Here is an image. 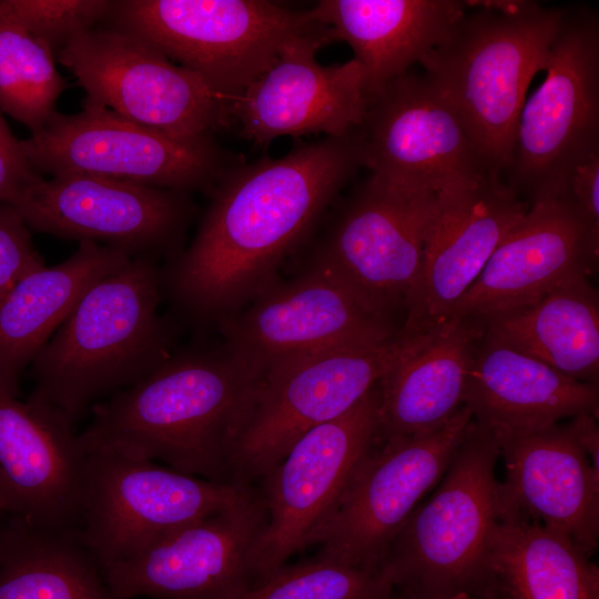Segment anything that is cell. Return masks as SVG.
I'll use <instances>...</instances> for the list:
<instances>
[{"label": "cell", "mask_w": 599, "mask_h": 599, "mask_svg": "<svg viewBox=\"0 0 599 599\" xmlns=\"http://www.w3.org/2000/svg\"><path fill=\"white\" fill-rule=\"evenodd\" d=\"M460 0H322L308 16L345 41L365 77L367 100L436 48L465 13Z\"/></svg>", "instance_id": "d4e9b609"}, {"label": "cell", "mask_w": 599, "mask_h": 599, "mask_svg": "<svg viewBox=\"0 0 599 599\" xmlns=\"http://www.w3.org/2000/svg\"><path fill=\"white\" fill-rule=\"evenodd\" d=\"M393 591L380 571L315 556L285 565L235 599H383Z\"/></svg>", "instance_id": "1f68e13d"}, {"label": "cell", "mask_w": 599, "mask_h": 599, "mask_svg": "<svg viewBox=\"0 0 599 599\" xmlns=\"http://www.w3.org/2000/svg\"><path fill=\"white\" fill-rule=\"evenodd\" d=\"M412 336L328 347L277 363L262 376L252 413L229 460V483L255 486L311 429L358 404Z\"/></svg>", "instance_id": "ba28073f"}, {"label": "cell", "mask_w": 599, "mask_h": 599, "mask_svg": "<svg viewBox=\"0 0 599 599\" xmlns=\"http://www.w3.org/2000/svg\"><path fill=\"white\" fill-rule=\"evenodd\" d=\"M20 144L39 174L87 173L176 192L207 186L229 170L211 140L174 139L88 98L75 114L54 111Z\"/></svg>", "instance_id": "7c38bea8"}, {"label": "cell", "mask_w": 599, "mask_h": 599, "mask_svg": "<svg viewBox=\"0 0 599 599\" xmlns=\"http://www.w3.org/2000/svg\"><path fill=\"white\" fill-rule=\"evenodd\" d=\"M564 8L534 1H468L419 63L461 118L486 170L502 176L530 81L544 71Z\"/></svg>", "instance_id": "277c9868"}, {"label": "cell", "mask_w": 599, "mask_h": 599, "mask_svg": "<svg viewBox=\"0 0 599 599\" xmlns=\"http://www.w3.org/2000/svg\"><path fill=\"white\" fill-rule=\"evenodd\" d=\"M131 257L94 242L54 266L22 277L0 301V389L18 396L22 372L70 315L83 293Z\"/></svg>", "instance_id": "4316f807"}, {"label": "cell", "mask_w": 599, "mask_h": 599, "mask_svg": "<svg viewBox=\"0 0 599 599\" xmlns=\"http://www.w3.org/2000/svg\"><path fill=\"white\" fill-rule=\"evenodd\" d=\"M220 326L224 347L262 375L295 356L398 334L317 254L298 275L274 283Z\"/></svg>", "instance_id": "4fadbf2b"}, {"label": "cell", "mask_w": 599, "mask_h": 599, "mask_svg": "<svg viewBox=\"0 0 599 599\" xmlns=\"http://www.w3.org/2000/svg\"><path fill=\"white\" fill-rule=\"evenodd\" d=\"M528 207L502 176L489 173L437 193L399 334H420L446 321Z\"/></svg>", "instance_id": "d6986e66"}, {"label": "cell", "mask_w": 599, "mask_h": 599, "mask_svg": "<svg viewBox=\"0 0 599 599\" xmlns=\"http://www.w3.org/2000/svg\"><path fill=\"white\" fill-rule=\"evenodd\" d=\"M493 434L505 466L499 515L535 520L590 557L599 542V471L569 423Z\"/></svg>", "instance_id": "7402d4cb"}, {"label": "cell", "mask_w": 599, "mask_h": 599, "mask_svg": "<svg viewBox=\"0 0 599 599\" xmlns=\"http://www.w3.org/2000/svg\"><path fill=\"white\" fill-rule=\"evenodd\" d=\"M319 29L288 43L276 61L227 102L230 121L256 145L290 135L343 136L359 129L367 108L364 71L355 60L323 65L318 49L329 43Z\"/></svg>", "instance_id": "ffe728a7"}, {"label": "cell", "mask_w": 599, "mask_h": 599, "mask_svg": "<svg viewBox=\"0 0 599 599\" xmlns=\"http://www.w3.org/2000/svg\"><path fill=\"white\" fill-rule=\"evenodd\" d=\"M598 256L599 240L566 201L532 204L498 244L450 316L483 322L530 305L572 277L589 276Z\"/></svg>", "instance_id": "603a6c76"}, {"label": "cell", "mask_w": 599, "mask_h": 599, "mask_svg": "<svg viewBox=\"0 0 599 599\" xmlns=\"http://www.w3.org/2000/svg\"><path fill=\"white\" fill-rule=\"evenodd\" d=\"M496 599H599V569L567 536L501 515L491 540Z\"/></svg>", "instance_id": "f1b7e54d"}, {"label": "cell", "mask_w": 599, "mask_h": 599, "mask_svg": "<svg viewBox=\"0 0 599 599\" xmlns=\"http://www.w3.org/2000/svg\"><path fill=\"white\" fill-rule=\"evenodd\" d=\"M474 418L464 406L444 426L376 438L306 540L317 557L379 571L383 558L420 499L443 478Z\"/></svg>", "instance_id": "9c48e42d"}, {"label": "cell", "mask_w": 599, "mask_h": 599, "mask_svg": "<svg viewBox=\"0 0 599 599\" xmlns=\"http://www.w3.org/2000/svg\"><path fill=\"white\" fill-rule=\"evenodd\" d=\"M40 176L0 111V203L12 205Z\"/></svg>", "instance_id": "d590c367"}, {"label": "cell", "mask_w": 599, "mask_h": 599, "mask_svg": "<svg viewBox=\"0 0 599 599\" xmlns=\"http://www.w3.org/2000/svg\"><path fill=\"white\" fill-rule=\"evenodd\" d=\"M11 206L34 231L152 260L175 256L191 212L182 192L87 173L40 176Z\"/></svg>", "instance_id": "2e32d148"}, {"label": "cell", "mask_w": 599, "mask_h": 599, "mask_svg": "<svg viewBox=\"0 0 599 599\" xmlns=\"http://www.w3.org/2000/svg\"><path fill=\"white\" fill-rule=\"evenodd\" d=\"M464 406L496 430L540 428L598 414V385L572 379L484 331L474 353Z\"/></svg>", "instance_id": "484cf974"}, {"label": "cell", "mask_w": 599, "mask_h": 599, "mask_svg": "<svg viewBox=\"0 0 599 599\" xmlns=\"http://www.w3.org/2000/svg\"><path fill=\"white\" fill-rule=\"evenodd\" d=\"M8 518L9 517L0 509V548H1L2 539H3L6 526L8 522Z\"/></svg>", "instance_id": "74e56055"}, {"label": "cell", "mask_w": 599, "mask_h": 599, "mask_svg": "<svg viewBox=\"0 0 599 599\" xmlns=\"http://www.w3.org/2000/svg\"><path fill=\"white\" fill-rule=\"evenodd\" d=\"M57 58L88 99L174 139L211 140L231 122L225 100L196 73L122 28L85 31Z\"/></svg>", "instance_id": "8fae6325"}, {"label": "cell", "mask_w": 599, "mask_h": 599, "mask_svg": "<svg viewBox=\"0 0 599 599\" xmlns=\"http://www.w3.org/2000/svg\"><path fill=\"white\" fill-rule=\"evenodd\" d=\"M361 167L356 130L227 170L194 240L161 270L162 293L192 318L220 324L277 282L285 258Z\"/></svg>", "instance_id": "6da1fadb"}, {"label": "cell", "mask_w": 599, "mask_h": 599, "mask_svg": "<svg viewBox=\"0 0 599 599\" xmlns=\"http://www.w3.org/2000/svg\"><path fill=\"white\" fill-rule=\"evenodd\" d=\"M490 337L559 373L598 385L599 300L587 275L537 302L479 322Z\"/></svg>", "instance_id": "83f0119b"}, {"label": "cell", "mask_w": 599, "mask_h": 599, "mask_svg": "<svg viewBox=\"0 0 599 599\" xmlns=\"http://www.w3.org/2000/svg\"><path fill=\"white\" fill-rule=\"evenodd\" d=\"M262 376L225 347L172 354L141 380L95 404L81 443L87 453L160 459L176 471L229 483L230 456Z\"/></svg>", "instance_id": "7a4b0ae2"}, {"label": "cell", "mask_w": 599, "mask_h": 599, "mask_svg": "<svg viewBox=\"0 0 599 599\" xmlns=\"http://www.w3.org/2000/svg\"><path fill=\"white\" fill-rule=\"evenodd\" d=\"M44 265L29 226L13 206L0 203V301L22 277Z\"/></svg>", "instance_id": "836d02e7"}, {"label": "cell", "mask_w": 599, "mask_h": 599, "mask_svg": "<svg viewBox=\"0 0 599 599\" xmlns=\"http://www.w3.org/2000/svg\"><path fill=\"white\" fill-rule=\"evenodd\" d=\"M561 200L599 240V153L587 158L571 171Z\"/></svg>", "instance_id": "e575fe53"}, {"label": "cell", "mask_w": 599, "mask_h": 599, "mask_svg": "<svg viewBox=\"0 0 599 599\" xmlns=\"http://www.w3.org/2000/svg\"><path fill=\"white\" fill-rule=\"evenodd\" d=\"M65 87L51 49L0 18V111L37 133L54 112Z\"/></svg>", "instance_id": "4dcf8cb0"}, {"label": "cell", "mask_w": 599, "mask_h": 599, "mask_svg": "<svg viewBox=\"0 0 599 599\" xmlns=\"http://www.w3.org/2000/svg\"><path fill=\"white\" fill-rule=\"evenodd\" d=\"M436 197L370 173L316 254L374 313L389 319L405 307L418 277Z\"/></svg>", "instance_id": "9a60e30c"}, {"label": "cell", "mask_w": 599, "mask_h": 599, "mask_svg": "<svg viewBox=\"0 0 599 599\" xmlns=\"http://www.w3.org/2000/svg\"><path fill=\"white\" fill-rule=\"evenodd\" d=\"M383 599H404V598L397 596L396 593H394V592L392 591L389 595H387V596H386L385 598H383Z\"/></svg>", "instance_id": "f35d334b"}, {"label": "cell", "mask_w": 599, "mask_h": 599, "mask_svg": "<svg viewBox=\"0 0 599 599\" xmlns=\"http://www.w3.org/2000/svg\"><path fill=\"white\" fill-rule=\"evenodd\" d=\"M88 453L54 407L0 389V509L53 531L80 529Z\"/></svg>", "instance_id": "44dd1931"}, {"label": "cell", "mask_w": 599, "mask_h": 599, "mask_svg": "<svg viewBox=\"0 0 599 599\" xmlns=\"http://www.w3.org/2000/svg\"><path fill=\"white\" fill-rule=\"evenodd\" d=\"M378 435V385L344 415L303 435L257 484L267 522L254 557L255 585L306 548Z\"/></svg>", "instance_id": "e0dca14e"}, {"label": "cell", "mask_w": 599, "mask_h": 599, "mask_svg": "<svg viewBox=\"0 0 599 599\" xmlns=\"http://www.w3.org/2000/svg\"><path fill=\"white\" fill-rule=\"evenodd\" d=\"M105 0H2L0 18L13 22L48 45L54 55L108 14Z\"/></svg>", "instance_id": "d6a6232c"}, {"label": "cell", "mask_w": 599, "mask_h": 599, "mask_svg": "<svg viewBox=\"0 0 599 599\" xmlns=\"http://www.w3.org/2000/svg\"><path fill=\"white\" fill-rule=\"evenodd\" d=\"M0 599H118L80 531L8 518L0 548Z\"/></svg>", "instance_id": "f546056e"}, {"label": "cell", "mask_w": 599, "mask_h": 599, "mask_svg": "<svg viewBox=\"0 0 599 599\" xmlns=\"http://www.w3.org/2000/svg\"><path fill=\"white\" fill-rule=\"evenodd\" d=\"M493 432L470 426L433 496L389 545L379 571L404 599H496L491 540L499 520Z\"/></svg>", "instance_id": "5b68a950"}, {"label": "cell", "mask_w": 599, "mask_h": 599, "mask_svg": "<svg viewBox=\"0 0 599 599\" xmlns=\"http://www.w3.org/2000/svg\"><path fill=\"white\" fill-rule=\"evenodd\" d=\"M266 522L253 486L233 505L101 571L118 599H235L255 583L254 557Z\"/></svg>", "instance_id": "5bb4252c"}, {"label": "cell", "mask_w": 599, "mask_h": 599, "mask_svg": "<svg viewBox=\"0 0 599 599\" xmlns=\"http://www.w3.org/2000/svg\"><path fill=\"white\" fill-rule=\"evenodd\" d=\"M544 71L521 108L502 175L528 206L561 200L571 171L599 153V16L592 8H564Z\"/></svg>", "instance_id": "8992f818"}, {"label": "cell", "mask_w": 599, "mask_h": 599, "mask_svg": "<svg viewBox=\"0 0 599 599\" xmlns=\"http://www.w3.org/2000/svg\"><path fill=\"white\" fill-rule=\"evenodd\" d=\"M484 326L450 316L410 343L378 383L377 438L410 436L447 424L463 407Z\"/></svg>", "instance_id": "cb8c5ba5"}, {"label": "cell", "mask_w": 599, "mask_h": 599, "mask_svg": "<svg viewBox=\"0 0 599 599\" xmlns=\"http://www.w3.org/2000/svg\"><path fill=\"white\" fill-rule=\"evenodd\" d=\"M357 132L364 167L406 186L439 193L489 173L458 112L425 73L407 72L369 97Z\"/></svg>", "instance_id": "ac0fdd59"}, {"label": "cell", "mask_w": 599, "mask_h": 599, "mask_svg": "<svg viewBox=\"0 0 599 599\" xmlns=\"http://www.w3.org/2000/svg\"><path fill=\"white\" fill-rule=\"evenodd\" d=\"M115 27L196 73L225 102L242 93L298 37L322 27L308 12L265 0H125Z\"/></svg>", "instance_id": "52a82bcc"}, {"label": "cell", "mask_w": 599, "mask_h": 599, "mask_svg": "<svg viewBox=\"0 0 599 599\" xmlns=\"http://www.w3.org/2000/svg\"><path fill=\"white\" fill-rule=\"evenodd\" d=\"M578 443L588 455L595 470L599 471V429L597 415L582 414L570 419Z\"/></svg>", "instance_id": "8d00e7d4"}, {"label": "cell", "mask_w": 599, "mask_h": 599, "mask_svg": "<svg viewBox=\"0 0 599 599\" xmlns=\"http://www.w3.org/2000/svg\"><path fill=\"white\" fill-rule=\"evenodd\" d=\"M252 487L203 479L111 450H92L80 536L102 570L233 505Z\"/></svg>", "instance_id": "30bf717a"}, {"label": "cell", "mask_w": 599, "mask_h": 599, "mask_svg": "<svg viewBox=\"0 0 599 599\" xmlns=\"http://www.w3.org/2000/svg\"><path fill=\"white\" fill-rule=\"evenodd\" d=\"M162 295L152 258L131 257L95 281L30 364L29 398L75 424L102 397L152 373L172 355Z\"/></svg>", "instance_id": "3957f363"}]
</instances>
